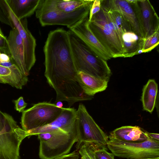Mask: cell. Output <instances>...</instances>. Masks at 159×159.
<instances>
[{"mask_svg":"<svg viewBox=\"0 0 159 159\" xmlns=\"http://www.w3.org/2000/svg\"><path fill=\"white\" fill-rule=\"evenodd\" d=\"M44 75L56 93L55 102L71 104L85 94L77 80L68 31L57 28L48 33L43 48Z\"/></svg>","mask_w":159,"mask_h":159,"instance_id":"obj_1","label":"cell"},{"mask_svg":"<svg viewBox=\"0 0 159 159\" xmlns=\"http://www.w3.org/2000/svg\"><path fill=\"white\" fill-rule=\"evenodd\" d=\"M74 64L77 71H81L109 81L111 72L107 61L96 56L74 33L67 31Z\"/></svg>","mask_w":159,"mask_h":159,"instance_id":"obj_2","label":"cell"},{"mask_svg":"<svg viewBox=\"0 0 159 159\" xmlns=\"http://www.w3.org/2000/svg\"><path fill=\"white\" fill-rule=\"evenodd\" d=\"M89 27L112 57H123L125 51L120 32L101 6L100 11L89 21Z\"/></svg>","mask_w":159,"mask_h":159,"instance_id":"obj_3","label":"cell"},{"mask_svg":"<svg viewBox=\"0 0 159 159\" xmlns=\"http://www.w3.org/2000/svg\"><path fill=\"white\" fill-rule=\"evenodd\" d=\"M29 136L11 116L0 110V159H20V145Z\"/></svg>","mask_w":159,"mask_h":159,"instance_id":"obj_4","label":"cell"},{"mask_svg":"<svg viewBox=\"0 0 159 159\" xmlns=\"http://www.w3.org/2000/svg\"><path fill=\"white\" fill-rule=\"evenodd\" d=\"M93 3L73 12H66L56 9L51 0H40L35 16L42 26L62 25L70 28L89 14Z\"/></svg>","mask_w":159,"mask_h":159,"instance_id":"obj_5","label":"cell"},{"mask_svg":"<svg viewBox=\"0 0 159 159\" xmlns=\"http://www.w3.org/2000/svg\"><path fill=\"white\" fill-rule=\"evenodd\" d=\"M74 126L77 136L75 146L77 150L86 144L107 145L108 136L97 124L82 104H79L76 110Z\"/></svg>","mask_w":159,"mask_h":159,"instance_id":"obj_6","label":"cell"},{"mask_svg":"<svg viewBox=\"0 0 159 159\" xmlns=\"http://www.w3.org/2000/svg\"><path fill=\"white\" fill-rule=\"evenodd\" d=\"M40 141L39 156L41 159H52L69 153L77 141L76 134L58 130L37 135Z\"/></svg>","mask_w":159,"mask_h":159,"instance_id":"obj_7","label":"cell"},{"mask_svg":"<svg viewBox=\"0 0 159 159\" xmlns=\"http://www.w3.org/2000/svg\"><path fill=\"white\" fill-rule=\"evenodd\" d=\"M107 146L115 156L129 159H151L159 157V143L149 138L140 143L108 140Z\"/></svg>","mask_w":159,"mask_h":159,"instance_id":"obj_8","label":"cell"},{"mask_svg":"<svg viewBox=\"0 0 159 159\" xmlns=\"http://www.w3.org/2000/svg\"><path fill=\"white\" fill-rule=\"evenodd\" d=\"M63 109L47 102L34 104L22 112L21 119L22 129L27 132L48 125L57 118Z\"/></svg>","mask_w":159,"mask_h":159,"instance_id":"obj_9","label":"cell"},{"mask_svg":"<svg viewBox=\"0 0 159 159\" xmlns=\"http://www.w3.org/2000/svg\"><path fill=\"white\" fill-rule=\"evenodd\" d=\"M134 6L144 39L159 30V18L148 0H134Z\"/></svg>","mask_w":159,"mask_h":159,"instance_id":"obj_10","label":"cell"},{"mask_svg":"<svg viewBox=\"0 0 159 159\" xmlns=\"http://www.w3.org/2000/svg\"><path fill=\"white\" fill-rule=\"evenodd\" d=\"M7 7L11 20L22 39L26 67L27 71L29 73L36 61L35 54L36 40L28 28L27 19L18 20L8 6Z\"/></svg>","mask_w":159,"mask_h":159,"instance_id":"obj_11","label":"cell"},{"mask_svg":"<svg viewBox=\"0 0 159 159\" xmlns=\"http://www.w3.org/2000/svg\"><path fill=\"white\" fill-rule=\"evenodd\" d=\"M101 6L107 10L118 11L132 32L143 39L133 3L130 0H100Z\"/></svg>","mask_w":159,"mask_h":159,"instance_id":"obj_12","label":"cell"},{"mask_svg":"<svg viewBox=\"0 0 159 159\" xmlns=\"http://www.w3.org/2000/svg\"><path fill=\"white\" fill-rule=\"evenodd\" d=\"M89 15L69 28L79 37L98 57L105 61L112 58L107 50L100 43L89 27Z\"/></svg>","mask_w":159,"mask_h":159,"instance_id":"obj_13","label":"cell"},{"mask_svg":"<svg viewBox=\"0 0 159 159\" xmlns=\"http://www.w3.org/2000/svg\"><path fill=\"white\" fill-rule=\"evenodd\" d=\"M76 110L74 108H63L59 116L51 123L27 131L30 136L53 131L62 130L67 133L76 134L74 122Z\"/></svg>","mask_w":159,"mask_h":159,"instance_id":"obj_14","label":"cell"},{"mask_svg":"<svg viewBox=\"0 0 159 159\" xmlns=\"http://www.w3.org/2000/svg\"><path fill=\"white\" fill-rule=\"evenodd\" d=\"M7 38L12 60L21 73L28 76L29 73L27 71L26 67L23 41L16 28L12 29Z\"/></svg>","mask_w":159,"mask_h":159,"instance_id":"obj_15","label":"cell"},{"mask_svg":"<svg viewBox=\"0 0 159 159\" xmlns=\"http://www.w3.org/2000/svg\"><path fill=\"white\" fill-rule=\"evenodd\" d=\"M108 138L134 143L143 142L149 138L146 131L139 126H123L114 129L110 133Z\"/></svg>","mask_w":159,"mask_h":159,"instance_id":"obj_16","label":"cell"},{"mask_svg":"<svg viewBox=\"0 0 159 159\" xmlns=\"http://www.w3.org/2000/svg\"><path fill=\"white\" fill-rule=\"evenodd\" d=\"M77 78L84 93L89 96L93 97L96 93L105 90L107 87L108 81L83 72H77Z\"/></svg>","mask_w":159,"mask_h":159,"instance_id":"obj_17","label":"cell"},{"mask_svg":"<svg viewBox=\"0 0 159 159\" xmlns=\"http://www.w3.org/2000/svg\"><path fill=\"white\" fill-rule=\"evenodd\" d=\"M0 79L3 84H8L19 89H21L28 81V77L21 73L14 62L7 66L0 65Z\"/></svg>","mask_w":159,"mask_h":159,"instance_id":"obj_18","label":"cell"},{"mask_svg":"<svg viewBox=\"0 0 159 159\" xmlns=\"http://www.w3.org/2000/svg\"><path fill=\"white\" fill-rule=\"evenodd\" d=\"M40 0H5L11 11L18 20L26 18L35 12Z\"/></svg>","mask_w":159,"mask_h":159,"instance_id":"obj_19","label":"cell"},{"mask_svg":"<svg viewBox=\"0 0 159 159\" xmlns=\"http://www.w3.org/2000/svg\"><path fill=\"white\" fill-rule=\"evenodd\" d=\"M122 39L125 51L123 57H132L137 55L139 51L142 50L144 39L134 32L128 31L124 33Z\"/></svg>","mask_w":159,"mask_h":159,"instance_id":"obj_20","label":"cell"},{"mask_svg":"<svg viewBox=\"0 0 159 159\" xmlns=\"http://www.w3.org/2000/svg\"><path fill=\"white\" fill-rule=\"evenodd\" d=\"M158 85L155 80H149L143 90L141 101L143 109L152 113L156 104Z\"/></svg>","mask_w":159,"mask_h":159,"instance_id":"obj_21","label":"cell"},{"mask_svg":"<svg viewBox=\"0 0 159 159\" xmlns=\"http://www.w3.org/2000/svg\"><path fill=\"white\" fill-rule=\"evenodd\" d=\"M57 10L66 12H73L93 2L94 0H51Z\"/></svg>","mask_w":159,"mask_h":159,"instance_id":"obj_22","label":"cell"},{"mask_svg":"<svg viewBox=\"0 0 159 159\" xmlns=\"http://www.w3.org/2000/svg\"><path fill=\"white\" fill-rule=\"evenodd\" d=\"M105 10L108 12L114 22L123 34L127 32L132 31L129 24L118 11Z\"/></svg>","mask_w":159,"mask_h":159,"instance_id":"obj_23","label":"cell"},{"mask_svg":"<svg viewBox=\"0 0 159 159\" xmlns=\"http://www.w3.org/2000/svg\"><path fill=\"white\" fill-rule=\"evenodd\" d=\"M159 43V30L144 39L142 49V53L148 52L153 50Z\"/></svg>","mask_w":159,"mask_h":159,"instance_id":"obj_24","label":"cell"},{"mask_svg":"<svg viewBox=\"0 0 159 159\" xmlns=\"http://www.w3.org/2000/svg\"><path fill=\"white\" fill-rule=\"evenodd\" d=\"M0 21L12 29L15 27L10 17L5 0H0Z\"/></svg>","mask_w":159,"mask_h":159,"instance_id":"obj_25","label":"cell"},{"mask_svg":"<svg viewBox=\"0 0 159 159\" xmlns=\"http://www.w3.org/2000/svg\"><path fill=\"white\" fill-rule=\"evenodd\" d=\"M95 159H114L115 156L107 151L105 146L92 144Z\"/></svg>","mask_w":159,"mask_h":159,"instance_id":"obj_26","label":"cell"},{"mask_svg":"<svg viewBox=\"0 0 159 159\" xmlns=\"http://www.w3.org/2000/svg\"><path fill=\"white\" fill-rule=\"evenodd\" d=\"M78 150L81 159H95L92 144H84Z\"/></svg>","mask_w":159,"mask_h":159,"instance_id":"obj_27","label":"cell"},{"mask_svg":"<svg viewBox=\"0 0 159 159\" xmlns=\"http://www.w3.org/2000/svg\"><path fill=\"white\" fill-rule=\"evenodd\" d=\"M101 7L100 0H94L89 11V22L90 20L93 16L100 11Z\"/></svg>","mask_w":159,"mask_h":159,"instance_id":"obj_28","label":"cell"},{"mask_svg":"<svg viewBox=\"0 0 159 159\" xmlns=\"http://www.w3.org/2000/svg\"><path fill=\"white\" fill-rule=\"evenodd\" d=\"M0 51L11 56L7 38L5 36L0 35Z\"/></svg>","mask_w":159,"mask_h":159,"instance_id":"obj_29","label":"cell"},{"mask_svg":"<svg viewBox=\"0 0 159 159\" xmlns=\"http://www.w3.org/2000/svg\"><path fill=\"white\" fill-rule=\"evenodd\" d=\"M14 102L16 110L19 112H23L27 105V103L24 101L23 97H20Z\"/></svg>","mask_w":159,"mask_h":159,"instance_id":"obj_30","label":"cell"},{"mask_svg":"<svg viewBox=\"0 0 159 159\" xmlns=\"http://www.w3.org/2000/svg\"><path fill=\"white\" fill-rule=\"evenodd\" d=\"M79 154L75 150L70 153L63 155L52 159H79Z\"/></svg>","mask_w":159,"mask_h":159,"instance_id":"obj_31","label":"cell"},{"mask_svg":"<svg viewBox=\"0 0 159 159\" xmlns=\"http://www.w3.org/2000/svg\"><path fill=\"white\" fill-rule=\"evenodd\" d=\"M148 136L150 139L159 143V134H158L150 133L146 131Z\"/></svg>","mask_w":159,"mask_h":159,"instance_id":"obj_32","label":"cell"},{"mask_svg":"<svg viewBox=\"0 0 159 159\" xmlns=\"http://www.w3.org/2000/svg\"><path fill=\"white\" fill-rule=\"evenodd\" d=\"M55 105L57 107L59 108H62L63 106V104L61 101H58L57 102Z\"/></svg>","mask_w":159,"mask_h":159,"instance_id":"obj_33","label":"cell"},{"mask_svg":"<svg viewBox=\"0 0 159 159\" xmlns=\"http://www.w3.org/2000/svg\"><path fill=\"white\" fill-rule=\"evenodd\" d=\"M0 35L1 36H4V34H3V33L2 32V30H1V29L0 28Z\"/></svg>","mask_w":159,"mask_h":159,"instance_id":"obj_34","label":"cell"},{"mask_svg":"<svg viewBox=\"0 0 159 159\" xmlns=\"http://www.w3.org/2000/svg\"><path fill=\"white\" fill-rule=\"evenodd\" d=\"M0 83L3 84V81L0 79Z\"/></svg>","mask_w":159,"mask_h":159,"instance_id":"obj_35","label":"cell"},{"mask_svg":"<svg viewBox=\"0 0 159 159\" xmlns=\"http://www.w3.org/2000/svg\"><path fill=\"white\" fill-rule=\"evenodd\" d=\"M151 159H159V157L153 158Z\"/></svg>","mask_w":159,"mask_h":159,"instance_id":"obj_36","label":"cell"}]
</instances>
